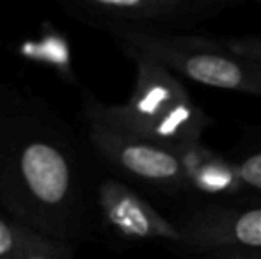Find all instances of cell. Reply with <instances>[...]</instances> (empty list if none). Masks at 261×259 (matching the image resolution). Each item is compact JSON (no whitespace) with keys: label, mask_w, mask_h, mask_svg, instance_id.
Masks as SVG:
<instances>
[{"label":"cell","mask_w":261,"mask_h":259,"mask_svg":"<svg viewBox=\"0 0 261 259\" xmlns=\"http://www.w3.org/2000/svg\"><path fill=\"white\" fill-rule=\"evenodd\" d=\"M130 59L135 63V83L126 103L107 105L87 96L84 112L174 151L201 142L210 119L194 103L189 89L156 61L142 55Z\"/></svg>","instance_id":"cell-2"},{"label":"cell","mask_w":261,"mask_h":259,"mask_svg":"<svg viewBox=\"0 0 261 259\" xmlns=\"http://www.w3.org/2000/svg\"><path fill=\"white\" fill-rule=\"evenodd\" d=\"M100 220L107 231L126 242H171L181 245L178 224L156 211L144 197L116 178H103L94 188Z\"/></svg>","instance_id":"cell-6"},{"label":"cell","mask_w":261,"mask_h":259,"mask_svg":"<svg viewBox=\"0 0 261 259\" xmlns=\"http://www.w3.org/2000/svg\"><path fill=\"white\" fill-rule=\"evenodd\" d=\"M238 176L244 187L261 192V153L251 155L237 165Z\"/></svg>","instance_id":"cell-13"},{"label":"cell","mask_w":261,"mask_h":259,"mask_svg":"<svg viewBox=\"0 0 261 259\" xmlns=\"http://www.w3.org/2000/svg\"><path fill=\"white\" fill-rule=\"evenodd\" d=\"M23 238V224L0 213V259H18Z\"/></svg>","instance_id":"cell-11"},{"label":"cell","mask_w":261,"mask_h":259,"mask_svg":"<svg viewBox=\"0 0 261 259\" xmlns=\"http://www.w3.org/2000/svg\"><path fill=\"white\" fill-rule=\"evenodd\" d=\"M222 43L229 52L234 53V55L261 66V38L222 39Z\"/></svg>","instance_id":"cell-12"},{"label":"cell","mask_w":261,"mask_h":259,"mask_svg":"<svg viewBox=\"0 0 261 259\" xmlns=\"http://www.w3.org/2000/svg\"><path fill=\"white\" fill-rule=\"evenodd\" d=\"M84 116L91 148L114 170L160 190L187 187L185 170L174 149L116 128L89 112Z\"/></svg>","instance_id":"cell-4"},{"label":"cell","mask_w":261,"mask_h":259,"mask_svg":"<svg viewBox=\"0 0 261 259\" xmlns=\"http://www.w3.org/2000/svg\"><path fill=\"white\" fill-rule=\"evenodd\" d=\"M75 247L62 240L23 225V238L18 259H73Z\"/></svg>","instance_id":"cell-10"},{"label":"cell","mask_w":261,"mask_h":259,"mask_svg":"<svg viewBox=\"0 0 261 259\" xmlns=\"http://www.w3.org/2000/svg\"><path fill=\"white\" fill-rule=\"evenodd\" d=\"M14 52L27 63L50 68L62 82H76L69 39L52 23H43V31L38 38H25L18 41Z\"/></svg>","instance_id":"cell-9"},{"label":"cell","mask_w":261,"mask_h":259,"mask_svg":"<svg viewBox=\"0 0 261 259\" xmlns=\"http://www.w3.org/2000/svg\"><path fill=\"white\" fill-rule=\"evenodd\" d=\"M201 254L204 259H261V249L249 247H219Z\"/></svg>","instance_id":"cell-14"},{"label":"cell","mask_w":261,"mask_h":259,"mask_svg":"<svg viewBox=\"0 0 261 259\" xmlns=\"http://www.w3.org/2000/svg\"><path fill=\"white\" fill-rule=\"evenodd\" d=\"M93 206L73 130L36 96L0 87V211L75 247Z\"/></svg>","instance_id":"cell-1"},{"label":"cell","mask_w":261,"mask_h":259,"mask_svg":"<svg viewBox=\"0 0 261 259\" xmlns=\"http://www.w3.org/2000/svg\"><path fill=\"white\" fill-rule=\"evenodd\" d=\"M185 170L187 187L206 195H233L244 188L237 165L213 153L201 142L176 149Z\"/></svg>","instance_id":"cell-8"},{"label":"cell","mask_w":261,"mask_h":259,"mask_svg":"<svg viewBox=\"0 0 261 259\" xmlns=\"http://www.w3.org/2000/svg\"><path fill=\"white\" fill-rule=\"evenodd\" d=\"M109 34L128 57H149L201 85L261 98V66L234 55L222 39L139 28H117Z\"/></svg>","instance_id":"cell-3"},{"label":"cell","mask_w":261,"mask_h":259,"mask_svg":"<svg viewBox=\"0 0 261 259\" xmlns=\"http://www.w3.org/2000/svg\"><path fill=\"white\" fill-rule=\"evenodd\" d=\"M61 7L75 20L94 28L162 31L165 25L203 20L219 6L199 0H62Z\"/></svg>","instance_id":"cell-5"},{"label":"cell","mask_w":261,"mask_h":259,"mask_svg":"<svg viewBox=\"0 0 261 259\" xmlns=\"http://www.w3.org/2000/svg\"><path fill=\"white\" fill-rule=\"evenodd\" d=\"M183 242L190 249L206 252L219 247L261 249V206H204L178 224Z\"/></svg>","instance_id":"cell-7"}]
</instances>
